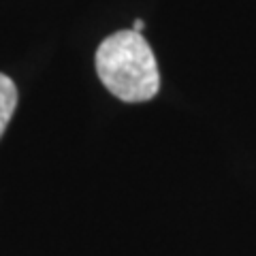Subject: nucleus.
Here are the masks:
<instances>
[{
  "label": "nucleus",
  "instance_id": "nucleus-1",
  "mask_svg": "<svg viewBox=\"0 0 256 256\" xmlns=\"http://www.w3.org/2000/svg\"><path fill=\"white\" fill-rule=\"evenodd\" d=\"M96 73L102 86L124 102H143L160 90V73L150 43L134 30H120L96 50Z\"/></svg>",
  "mask_w": 256,
  "mask_h": 256
},
{
  "label": "nucleus",
  "instance_id": "nucleus-2",
  "mask_svg": "<svg viewBox=\"0 0 256 256\" xmlns=\"http://www.w3.org/2000/svg\"><path fill=\"white\" fill-rule=\"evenodd\" d=\"M15 107H18V88L13 79L0 73V139L15 114Z\"/></svg>",
  "mask_w": 256,
  "mask_h": 256
},
{
  "label": "nucleus",
  "instance_id": "nucleus-3",
  "mask_svg": "<svg viewBox=\"0 0 256 256\" xmlns=\"http://www.w3.org/2000/svg\"><path fill=\"white\" fill-rule=\"evenodd\" d=\"M143 28H146V22H143V20H134V24H132L130 30H134V32H139V34H141Z\"/></svg>",
  "mask_w": 256,
  "mask_h": 256
}]
</instances>
